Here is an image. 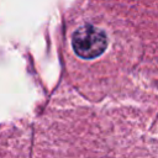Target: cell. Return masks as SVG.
<instances>
[{"instance_id":"6da1fadb","label":"cell","mask_w":158,"mask_h":158,"mask_svg":"<svg viewBox=\"0 0 158 158\" xmlns=\"http://www.w3.org/2000/svg\"><path fill=\"white\" fill-rule=\"evenodd\" d=\"M72 44L79 57L91 59L105 51L107 41L102 30L94 25H84L74 32Z\"/></svg>"}]
</instances>
